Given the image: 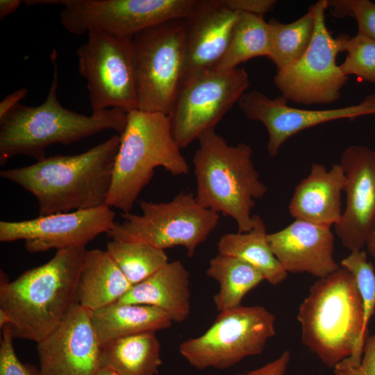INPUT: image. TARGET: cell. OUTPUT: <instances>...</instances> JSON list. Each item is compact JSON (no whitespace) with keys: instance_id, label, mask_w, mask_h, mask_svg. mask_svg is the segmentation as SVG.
Returning <instances> with one entry per match:
<instances>
[{"instance_id":"cell-40","label":"cell","mask_w":375,"mask_h":375,"mask_svg":"<svg viewBox=\"0 0 375 375\" xmlns=\"http://www.w3.org/2000/svg\"><path fill=\"white\" fill-rule=\"evenodd\" d=\"M365 246L375 263V221L367 235Z\"/></svg>"},{"instance_id":"cell-36","label":"cell","mask_w":375,"mask_h":375,"mask_svg":"<svg viewBox=\"0 0 375 375\" xmlns=\"http://www.w3.org/2000/svg\"><path fill=\"white\" fill-rule=\"evenodd\" d=\"M290 360V353L289 350H285L276 359L266 365L243 373L236 375H284L288 368Z\"/></svg>"},{"instance_id":"cell-19","label":"cell","mask_w":375,"mask_h":375,"mask_svg":"<svg viewBox=\"0 0 375 375\" xmlns=\"http://www.w3.org/2000/svg\"><path fill=\"white\" fill-rule=\"evenodd\" d=\"M267 240L287 273L305 272L321 278L340 268L333 257L331 228L295 219L284 228L268 233Z\"/></svg>"},{"instance_id":"cell-39","label":"cell","mask_w":375,"mask_h":375,"mask_svg":"<svg viewBox=\"0 0 375 375\" xmlns=\"http://www.w3.org/2000/svg\"><path fill=\"white\" fill-rule=\"evenodd\" d=\"M19 0H1L0 1V19L3 20L7 16L14 13L20 4Z\"/></svg>"},{"instance_id":"cell-18","label":"cell","mask_w":375,"mask_h":375,"mask_svg":"<svg viewBox=\"0 0 375 375\" xmlns=\"http://www.w3.org/2000/svg\"><path fill=\"white\" fill-rule=\"evenodd\" d=\"M238 15L224 7L219 0H197L190 15L184 18L183 82L201 72L216 69L227 51Z\"/></svg>"},{"instance_id":"cell-38","label":"cell","mask_w":375,"mask_h":375,"mask_svg":"<svg viewBox=\"0 0 375 375\" xmlns=\"http://www.w3.org/2000/svg\"><path fill=\"white\" fill-rule=\"evenodd\" d=\"M328 7L331 8L332 15L336 17L342 18L346 16L353 17L351 0L328 1Z\"/></svg>"},{"instance_id":"cell-22","label":"cell","mask_w":375,"mask_h":375,"mask_svg":"<svg viewBox=\"0 0 375 375\" xmlns=\"http://www.w3.org/2000/svg\"><path fill=\"white\" fill-rule=\"evenodd\" d=\"M132 286L106 251L86 249L78 282V304L98 310L117 302Z\"/></svg>"},{"instance_id":"cell-2","label":"cell","mask_w":375,"mask_h":375,"mask_svg":"<svg viewBox=\"0 0 375 375\" xmlns=\"http://www.w3.org/2000/svg\"><path fill=\"white\" fill-rule=\"evenodd\" d=\"M85 247L56 251L47 262L12 281L1 272L0 309L10 319L14 338L36 343L49 335L77 302Z\"/></svg>"},{"instance_id":"cell-10","label":"cell","mask_w":375,"mask_h":375,"mask_svg":"<svg viewBox=\"0 0 375 375\" xmlns=\"http://www.w3.org/2000/svg\"><path fill=\"white\" fill-rule=\"evenodd\" d=\"M197 0H33V5L59 4L62 26L71 34L100 31L133 39L158 24L187 17Z\"/></svg>"},{"instance_id":"cell-8","label":"cell","mask_w":375,"mask_h":375,"mask_svg":"<svg viewBox=\"0 0 375 375\" xmlns=\"http://www.w3.org/2000/svg\"><path fill=\"white\" fill-rule=\"evenodd\" d=\"M138 109L169 115L185 60L184 19L148 28L132 39Z\"/></svg>"},{"instance_id":"cell-23","label":"cell","mask_w":375,"mask_h":375,"mask_svg":"<svg viewBox=\"0 0 375 375\" xmlns=\"http://www.w3.org/2000/svg\"><path fill=\"white\" fill-rule=\"evenodd\" d=\"M101 346L113 340L171 327L172 320L156 307L116 302L90 311Z\"/></svg>"},{"instance_id":"cell-24","label":"cell","mask_w":375,"mask_h":375,"mask_svg":"<svg viewBox=\"0 0 375 375\" xmlns=\"http://www.w3.org/2000/svg\"><path fill=\"white\" fill-rule=\"evenodd\" d=\"M160 351L155 332L123 337L101 346L99 365L119 375H157L162 365Z\"/></svg>"},{"instance_id":"cell-17","label":"cell","mask_w":375,"mask_h":375,"mask_svg":"<svg viewBox=\"0 0 375 375\" xmlns=\"http://www.w3.org/2000/svg\"><path fill=\"white\" fill-rule=\"evenodd\" d=\"M346 207L335 231L351 252L362 250L375 221V151L351 145L342 153Z\"/></svg>"},{"instance_id":"cell-32","label":"cell","mask_w":375,"mask_h":375,"mask_svg":"<svg viewBox=\"0 0 375 375\" xmlns=\"http://www.w3.org/2000/svg\"><path fill=\"white\" fill-rule=\"evenodd\" d=\"M2 329L0 341V375H40V369L22 362L13 345L14 335L10 324Z\"/></svg>"},{"instance_id":"cell-35","label":"cell","mask_w":375,"mask_h":375,"mask_svg":"<svg viewBox=\"0 0 375 375\" xmlns=\"http://www.w3.org/2000/svg\"><path fill=\"white\" fill-rule=\"evenodd\" d=\"M228 9L236 12H244L264 16L272 11L277 1L276 0H219Z\"/></svg>"},{"instance_id":"cell-1","label":"cell","mask_w":375,"mask_h":375,"mask_svg":"<svg viewBox=\"0 0 375 375\" xmlns=\"http://www.w3.org/2000/svg\"><path fill=\"white\" fill-rule=\"evenodd\" d=\"M119 144L120 135H112L85 152L3 169L0 176L33 194L40 216L101 206L106 204Z\"/></svg>"},{"instance_id":"cell-14","label":"cell","mask_w":375,"mask_h":375,"mask_svg":"<svg viewBox=\"0 0 375 375\" xmlns=\"http://www.w3.org/2000/svg\"><path fill=\"white\" fill-rule=\"evenodd\" d=\"M115 212L106 204L16 222H0V242H25L26 249L39 253L51 249L85 247L115 223Z\"/></svg>"},{"instance_id":"cell-31","label":"cell","mask_w":375,"mask_h":375,"mask_svg":"<svg viewBox=\"0 0 375 375\" xmlns=\"http://www.w3.org/2000/svg\"><path fill=\"white\" fill-rule=\"evenodd\" d=\"M342 38L344 51L347 53L339 65L342 72L375 84V40L358 33L353 37L342 34Z\"/></svg>"},{"instance_id":"cell-12","label":"cell","mask_w":375,"mask_h":375,"mask_svg":"<svg viewBox=\"0 0 375 375\" xmlns=\"http://www.w3.org/2000/svg\"><path fill=\"white\" fill-rule=\"evenodd\" d=\"M76 51L92 112L138 109L132 39L90 31Z\"/></svg>"},{"instance_id":"cell-33","label":"cell","mask_w":375,"mask_h":375,"mask_svg":"<svg viewBox=\"0 0 375 375\" xmlns=\"http://www.w3.org/2000/svg\"><path fill=\"white\" fill-rule=\"evenodd\" d=\"M333 369L335 375H375V332L366 338L362 359L357 367L339 363Z\"/></svg>"},{"instance_id":"cell-21","label":"cell","mask_w":375,"mask_h":375,"mask_svg":"<svg viewBox=\"0 0 375 375\" xmlns=\"http://www.w3.org/2000/svg\"><path fill=\"white\" fill-rule=\"evenodd\" d=\"M117 302L156 307L173 322H183L190 312L189 272L181 260L169 262L144 281L133 285Z\"/></svg>"},{"instance_id":"cell-20","label":"cell","mask_w":375,"mask_h":375,"mask_svg":"<svg viewBox=\"0 0 375 375\" xmlns=\"http://www.w3.org/2000/svg\"><path fill=\"white\" fill-rule=\"evenodd\" d=\"M345 174L340 164L327 169L312 163L308 175L296 186L288 206L291 216L322 226L337 224L342 215Z\"/></svg>"},{"instance_id":"cell-30","label":"cell","mask_w":375,"mask_h":375,"mask_svg":"<svg viewBox=\"0 0 375 375\" xmlns=\"http://www.w3.org/2000/svg\"><path fill=\"white\" fill-rule=\"evenodd\" d=\"M341 267L350 272L356 281L363 308L362 337L369 334L368 324L375 314V269L363 250L351 251L342 260Z\"/></svg>"},{"instance_id":"cell-26","label":"cell","mask_w":375,"mask_h":375,"mask_svg":"<svg viewBox=\"0 0 375 375\" xmlns=\"http://www.w3.org/2000/svg\"><path fill=\"white\" fill-rule=\"evenodd\" d=\"M208 277L219 284L213 301L219 312L241 306L244 296L265 278L254 266L237 257L218 253L210 260Z\"/></svg>"},{"instance_id":"cell-28","label":"cell","mask_w":375,"mask_h":375,"mask_svg":"<svg viewBox=\"0 0 375 375\" xmlns=\"http://www.w3.org/2000/svg\"><path fill=\"white\" fill-rule=\"evenodd\" d=\"M272 50L270 59L282 69L298 60L308 48L313 37L315 19L312 8L291 23H281L274 18L268 22Z\"/></svg>"},{"instance_id":"cell-9","label":"cell","mask_w":375,"mask_h":375,"mask_svg":"<svg viewBox=\"0 0 375 375\" xmlns=\"http://www.w3.org/2000/svg\"><path fill=\"white\" fill-rule=\"evenodd\" d=\"M275 320L262 306L241 305L219 312L201 335L183 342L179 352L197 369H226L260 354L276 333Z\"/></svg>"},{"instance_id":"cell-27","label":"cell","mask_w":375,"mask_h":375,"mask_svg":"<svg viewBox=\"0 0 375 375\" xmlns=\"http://www.w3.org/2000/svg\"><path fill=\"white\" fill-rule=\"evenodd\" d=\"M271 34L264 16L239 12L227 51L216 70L228 71L256 57L271 56Z\"/></svg>"},{"instance_id":"cell-29","label":"cell","mask_w":375,"mask_h":375,"mask_svg":"<svg viewBox=\"0 0 375 375\" xmlns=\"http://www.w3.org/2000/svg\"><path fill=\"white\" fill-rule=\"evenodd\" d=\"M106 251L132 285L144 281L169 262L164 250L140 242L112 240L107 243Z\"/></svg>"},{"instance_id":"cell-11","label":"cell","mask_w":375,"mask_h":375,"mask_svg":"<svg viewBox=\"0 0 375 375\" xmlns=\"http://www.w3.org/2000/svg\"><path fill=\"white\" fill-rule=\"evenodd\" d=\"M315 26L311 42L303 56L293 64L278 70L274 83L281 95L297 104H331L341 96L348 76L336 62L344 51L342 35L333 38L325 22L327 0L310 6Z\"/></svg>"},{"instance_id":"cell-6","label":"cell","mask_w":375,"mask_h":375,"mask_svg":"<svg viewBox=\"0 0 375 375\" xmlns=\"http://www.w3.org/2000/svg\"><path fill=\"white\" fill-rule=\"evenodd\" d=\"M113 169L106 205L130 212L154 169L161 167L173 176L188 173V164L175 141L168 115L136 109L127 123Z\"/></svg>"},{"instance_id":"cell-37","label":"cell","mask_w":375,"mask_h":375,"mask_svg":"<svg viewBox=\"0 0 375 375\" xmlns=\"http://www.w3.org/2000/svg\"><path fill=\"white\" fill-rule=\"evenodd\" d=\"M28 93L26 88H20L6 96L0 102V118L6 115L14 107L26 98Z\"/></svg>"},{"instance_id":"cell-15","label":"cell","mask_w":375,"mask_h":375,"mask_svg":"<svg viewBox=\"0 0 375 375\" xmlns=\"http://www.w3.org/2000/svg\"><path fill=\"white\" fill-rule=\"evenodd\" d=\"M288 101L282 95L271 99L258 90L246 92L238 101L249 120L260 122L265 126L271 157L278 153L287 140L302 131L330 121L375 114V93L358 104L333 109H301L290 106Z\"/></svg>"},{"instance_id":"cell-13","label":"cell","mask_w":375,"mask_h":375,"mask_svg":"<svg viewBox=\"0 0 375 375\" xmlns=\"http://www.w3.org/2000/svg\"><path fill=\"white\" fill-rule=\"evenodd\" d=\"M250 85L244 68L205 71L184 81L169 115L172 135L181 149L197 140L238 103Z\"/></svg>"},{"instance_id":"cell-5","label":"cell","mask_w":375,"mask_h":375,"mask_svg":"<svg viewBox=\"0 0 375 375\" xmlns=\"http://www.w3.org/2000/svg\"><path fill=\"white\" fill-rule=\"evenodd\" d=\"M193 157L197 202L217 214L232 217L238 233L253 229L251 210L267 193L253 162L252 149L243 142L229 145L215 128L202 133Z\"/></svg>"},{"instance_id":"cell-34","label":"cell","mask_w":375,"mask_h":375,"mask_svg":"<svg viewBox=\"0 0 375 375\" xmlns=\"http://www.w3.org/2000/svg\"><path fill=\"white\" fill-rule=\"evenodd\" d=\"M353 17L358 24V33L375 40V3L369 0H351Z\"/></svg>"},{"instance_id":"cell-3","label":"cell","mask_w":375,"mask_h":375,"mask_svg":"<svg viewBox=\"0 0 375 375\" xmlns=\"http://www.w3.org/2000/svg\"><path fill=\"white\" fill-rule=\"evenodd\" d=\"M58 53L50 59L53 66L51 83L44 101L37 106L21 103L0 118V165L14 156L24 155L38 160L46 158V149L56 144L68 145L105 130L121 135L126 126L128 112L110 108L85 115L63 107L57 97Z\"/></svg>"},{"instance_id":"cell-7","label":"cell","mask_w":375,"mask_h":375,"mask_svg":"<svg viewBox=\"0 0 375 375\" xmlns=\"http://www.w3.org/2000/svg\"><path fill=\"white\" fill-rule=\"evenodd\" d=\"M141 215L121 214L123 222L106 233L112 240L140 242L164 250L183 247L192 257L218 224L219 214L202 207L192 193L180 192L168 202L141 200Z\"/></svg>"},{"instance_id":"cell-16","label":"cell","mask_w":375,"mask_h":375,"mask_svg":"<svg viewBox=\"0 0 375 375\" xmlns=\"http://www.w3.org/2000/svg\"><path fill=\"white\" fill-rule=\"evenodd\" d=\"M101 346L89 310L76 303L60 323L37 342L40 375H95Z\"/></svg>"},{"instance_id":"cell-41","label":"cell","mask_w":375,"mask_h":375,"mask_svg":"<svg viewBox=\"0 0 375 375\" xmlns=\"http://www.w3.org/2000/svg\"><path fill=\"white\" fill-rule=\"evenodd\" d=\"M95 375H119L114 370L106 368V367H100Z\"/></svg>"},{"instance_id":"cell-4","label":"cell","mask_w":375,"mask_h":375,"mask_svg":"<svg viewBox=\"0 0 375 375\" xmlns=\"http://www.w3.org/2000/svg\"><path fill=\"white\" fill-rule=\"evenodd\" d=\"M301 341L326 367H357L362 359V301L353 274L344 267L319 278L299 306Z\"/></svg>"},{"instance_id":"cell-25","label":"cell","mask_w":375,"mask_h":375,"mask_svg":"<svg viewBox=\"0 0 375 375\" xmlns=\"http://www.w3.org/2000/svg\"><path fill=\"white\" fill-rule=\"evenodd\" d=\"M262 219L258 215L253 229L247 233H226L217 247L219 253L239 258L256 267L273 285L281 283L288 273L272 251Z\"/></svg>"}]
</instances>
